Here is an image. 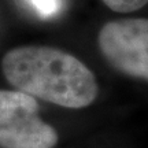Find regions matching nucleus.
Listing matches in <instances>:
<instances>
[{
    "mask_svg": "<svg viewBox=\"0 0 148 148\" xmlns=\"http://www.w3.org/2000/svg\"><path fill=\"white\" fill-rule=\"evenodd\" d=\"M27 4L41 18L56 15L62 7V0H26Z\"/></svg>",
    "mask_w": 148,
    "mask_h": 148,
    "instance_id": "20e7f679",
    "label": "nucleus"
},
{
    "mask_svg": "<svg viewBox=\"0 0 148 148\" xmlns=\"http://www.w3.org/2000/svg\"><path fill=\"white\" fill-rule=\"evenodd\" d=\"M97 44L107 62L127 77L148 81V18H121L101 26Z\"/></svg>",
    "mask_w": 148,
    "mask_h": 148,
    "instance_id": "7ed1b4c3",
    "label": "nucleus"
},
{
    "mask_svg": "<svg viewBox=\"0 0 148 148\" xmlns=\"http://www.w3.org/2000/svg\"><path fill=\"white\" fill-rule=\"evenodd\" d=\"M1 70L18 90L66 108L89 106L99 93L89 67L74 55L53 47H16L3 56Z\"/></svg>",
    "mask_w": 148,
    "mask_h": 148,
    "instance_id": "f257e3e1",
    "label": "nucleus"
},
{
    "mask_svg": "<svg viewBox=\"0 0 148 148\" xmlns=\"http://www.w3.org/2000/svg\"><path fill=\"white\" fill-rule=\"evenodd\" d=\"M103 4L115 12H133L148 4V0H101Z\"/></svg>",
    "mask_w": 148,
    "mask_h": 148,
    "instance_id": "39448f33",
    "label": "nucleus"
},
{
    "mask_svg": "<svg viewBox=\"0 0 148 148\" xmlns=\"http://www.w3.org/2000/svg\"><path fill=\"white\" fill-rule=\"evenodd\" d=\"M56 143V130L38 116L36 97L0 89V147L53 148Z\"/></svg>",
    "mask_w": 148,
    "mask_h": 148,
    "instance_id": "f03ea898",
    "label": "nucleus"
}]
</instances>
